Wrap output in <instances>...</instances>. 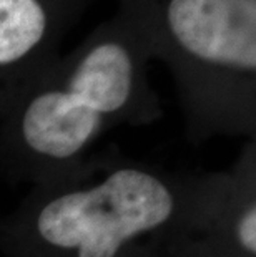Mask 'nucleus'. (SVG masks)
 <instances>
[{
  "instance_id": "f257e3e1",
  "label": "nucleus",
  "mask_w": 256,
  "mask_h": 257,
  "mask_svg": "<svg viewBox=\"0 0 256 257\" xmlns=\"http://www.w3.org/2000/svg\"><path fill=\"white\" fill-rule=\"evenodd\" d=\"M173 198L160 179L137 169L113 173L94 189L60 196L43 207L37 227L78 257H115L125 240L172 216Z\"/></svg>"
},
{
  "instance_id": "f03ea898",
  "label": "nucleus",
  "mask_w": 256,
  "mask_h": 257,
  "mask_svg": "<svg viewBox=\"0 0 256 257\" xmlns=\"http://www.w3.org/2000/svg\"><path fill=\"white\" fill-rule=\"evenodd\" d=\"M168 24L192 55L256 68V0H172Z\"/></svg>"
},
{
  "instance_id": "7ed1b4c3",
  "label": "nucleus",
  "mask_w": 256,
  "mask_h": 257,
  "mask_svg": "<svg viewBox=\"0 0 256 257\" xmlns=\"http://www.w3.org/2000/svg\"><path fill=\"white\" fill-rule=\"evenodd\" d=\"M100 114L72 93L50 91L37 96L24 114V138L32 150L57 158L73 156L99 126Z\"/></svg>"
},
{
  "instance_id": "20e7f679",
  "label": "nucleus",
  "mask_w": 256,
  "mask_h": 257,
  "mask_svg": "<svg viewBox=\"0 0 256 257\" xmlns=\"http://www.w3.org/2000/svg\"><path fill=\"white\" fill-rule=\"evenodd\" d=\"M132 90V62L123 47L103 43L78 65L70 81L72 95L90 110L112 113L127 103Z\"/></svg>"
},
{
  "instance_id": "39448f33",
  "label": "nucleus",
  "mask_w": 256,
  "mask_h": 257,
  "mask_svg": "<svg viewBox=\"0 0 256 257\" xmlns=\"http://www.w3.org/2000/svg\"><path fill=\"white\" fill-rule=\"evenodd\" d=\"M45 25L37 0H0V65L27 55L42 40Z\"/></svg>"
},
{
  "instance_id": "423d86ee",
  "label": "nucleus",
  "mask_w": 256,
  "mask_h": 257,
  "mask_svg": "<svg viewBox=\"0 0 256 257\" xmlns=\"http://www.w3.org/2000/svg\"><path fill=\"white\" fill-rule=\"evenodd\" d=\"M238 239L248 252H256V207L244 212L238 224Z\"/></svg>"
}]
</instances>
